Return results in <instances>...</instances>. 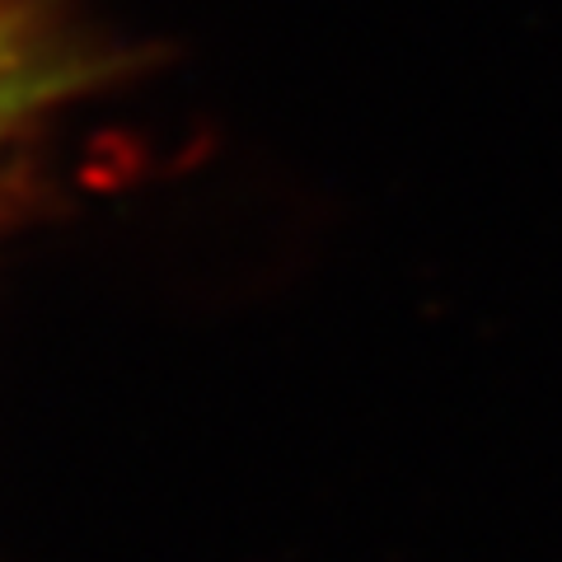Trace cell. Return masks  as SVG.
<instances>
[{
    "label": "cell",
    "instance_id": "cell-1",
    "mask_svg": "<svg viewBox=\"0 0 562 562\" xmlns=\"http://www.w3.org/2000/svg\"><path fill=\"white\" fill-rule=\"evenodd\" d=\"M103 66L61 0H0V140Z\"/></svg>",
    "mask_w": 562,
    "mask_h": 562
}]
</instances>
